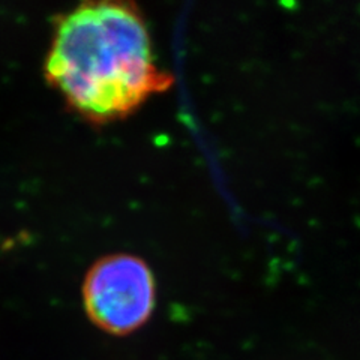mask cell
Masks as SVG:
<instances>
[{"instance_id":"2","label":"cell","mask_w":360,"mask_h":360,"mask_svg":"<svg viewBox=\"0 0 360 360\" xmlns=\"http://www.w3.org/2000/svg\"><path fill=\"white\" fill-rule=\"evenodd\" d=\"M87 319L108 335L125 336L149 321L156 305V283L143 258L117 252L87 270L83 283Z\"/></svg>"},{"instance_id":"1","label":"cell","mask_w":360,"mask_h":360,"mask_svg":"<svg viewBox=\"0 0 360 360\" xmlns=\"http://www.w3.org/2000/svg\"><path fill=\"white\" fill-rule=\"evenodd\" d=\"M44 75L65 104L94 125L131 116L174 83L155 60L135 0H82L59 15Z\"/></svg>"}]
</instances>
